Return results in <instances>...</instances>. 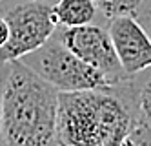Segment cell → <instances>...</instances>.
<instances>
[{"instance_id": "cell-1", "label": "cell", "mask_w": 151, "mask_h": 146, "mask_svg": "<svg viewBox=\"0 0 151 146\" xmlns=\"http://www.w3.org/2000/svg\"><path fill=\"white\" fill-rule=\"evenodd\" d=\"M137 122L127 78L102 89L58 92L57 146H120Z\"/></svg>"}, {"instance_id": "cell-2", "label": "cell", "mask_w": 151, "mask_h": 146, "mask_svg": "<svg viewBox=\"0 0 151 146\" xmlns=\"http://www.w3.org/2000/svg\"><path fill=\"white\" fill-rule=\"evenodd\" d=\"M58 89L22 60L7 62L2 89L4 146H57Z\"/></svg>"}, {"instance_id": "cell-3", "label": "cell", "mask_w": 151, "mask_h": 146, "mask_svg": "<svg viewBox=\"0 0 151 146\" xmlns=\"http://www.w3.org/2000/svg\"><path fill=\"white\" fill-rule=\"evenodd\" d=\"M29 70L44 78L58 92H84V89L109 88V81L89 64L82 62L73 55L58 38L57 31L53 37L35 51L20 59Z\"/></svg>"}, {"instance_id": "cell-4", "label": "cell", "mask_w": 151, "mask_h": 146, "mask_svg": "<svg viewBox=\"0 0 151 146\" xmlns=\"http://www.w3.org/2000/svg\"><path fill=\"white\" fill-rule=\"evenodd\" d=\"M2 17L9 28V38L0 49L2 64L20 60L38 49L58 28L47 0H11Z\"/></svg>"}, {"instance_id": "cell-5", "label": "cell", "mask_w": 151, "mask_h": 146, "mask_svg": "<svg viewBox=\"0 0 151 146\" xmlns=\"http://www.w3.org/2000/svg\"><path fill=\"white\" fill-rule=\"evenodd\" d=\"M57 35L73 55H77L82 62L100 71L111 86L127 78L118 62L107 28L93 22L78 28H64L57 31Z\"/></svg>"}, {"instance_id": "cell-6", "label": "cell", "mask_w": 151, "mask_h": 146, "mask_svg": "<svg viewBox=\"0 0 151 146\" xmlns=\"http://www.w3.org/2000/svg\"><path fill=\"white\" fill-rule=\"evenodd\" d=\"M109 37L126 77H133L151 68V37L135 17L107 20Z\"/></svg>"}, {"instance_id": "cell-7", "label": "cell", "mask_w": 151, "mask_h": 146, "mask_svg": "<svg viewBox=\"0 0 151 146\" xmlns=\"http://www.w3.org/2000/svg\"><path fill=\"white\" fill-rule=\"evenodd\" d=\"M51 11L57 26L62 28L93 24L95 18L100 15L93 0H55L51 4Z\"/></svg>"}, {"instance_id": "cell-8", "label": "cell", "mask_w": 151, "mask_h": 146, "mask_svg": "<svg viewBox=\"0 0 151 146\" xmlns=\"http://www.w3.org/2000/svg\"><path fill=\"white\" fill-rule=\"evenodd\" d=\"M127 86L137 121L151 128V68L127 77Z\"/></svg>"}, {"instance_id": "cell-9", "label": "cell", "mask_w": 151, "mask_h": 146, "mask_svg": "<svg viewBox=\"0 0 151 146\" xmlns=\"http://www.w3.org/2000/svg\"><path fill=\"white\" fill-rule=\"evenodd\" d=\"M99 13L111 20L116 17H135L138 18L151 9V0H93Z\"/></svg>"}, {"instance_id": "cell-10", "label": "cell", "mask_w": 151, "mask_h": 146, "mask_svg": "<svg viewBox=\"0 0 151 146\" xmlns=\"http://www.w3.org/2000/svg\"><path fill=\"white\" fill-rule=\"evenodd\" d=\"M120 146H151V128L144 122H137L124 137Z\"/></svg>"}, {"instance_id": "cell-11", "label": "cell", "mask_w": 151, "mask_h": 146, "mask_svg": "<svg viewBox=\"0 0 151 146\" xmlns=\"http://www.w3.org/2000/svg\"><path fill=\"white\" fill-rule=\"evenodd\" d=\"M7 73V62H0V146H4V137H2V89H4V81Z\"/></svg>"}, {"instance_id": "cell-12", "label": "cell", "mask_w": 151, "mask_h": 146, "mask_svg": "<svg viewBox=\"0 0 151 146\" xmlns=\"http://www.w3.org/2000/svg\"><path fill=\"white\" fill-rule=\"evenodd\" d=\"M7 38H9V28H7V22L4 20V17L0 15V49L4 48Z\"/></svg>"}, {"instance_id": "cell-13", "label": "cell", "mask_w": 151, "mask_h": 146, "mask_svg": "<svg viewBox=\"0 0 151 146\" xmlns=\"http://www.w3.org/2000/svg\"><path fill=\"white\" fill-rule=\"evenodd\" d=\"M137 20H138L140 24L144 26V29H146V31L149 33V37H151V9H149V11H146L144 15H140V17H138Z\"/></svg>"}, {"instance_id": "cell-14", "label": "cell", "mask_w": 151, "mask_h": 146, "mask_svg": "<svg viewBox=\"0 0 151 146\" xmlns=\"http://www.w3.org/2000/svg\"><path fill=\"white\" fill-rule=\"evenodd\" d=\"M9 2H11V0H0V15L4 13V9L9 6Z\"/></svg>"}, {"instance_id": "cell-15", "label": "cell", "mask_w": 151, "mask_h": 146, "mask_svg": "<svg viewBox=\"0 0 151 146\" xmlns=\"http://www.w3.org/2000/svg\"><path fill=\"white\" fill-rule=\"evenodd\" d=\"M47 2H51V4H53V2H55V0H47Z\"/></svg>"}]
</instances>
